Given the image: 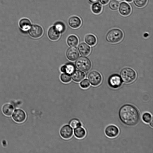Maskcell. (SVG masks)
Segmentation results:
<instances>
[{"instance_id":"obj_1","label":"cell","mask_w":153,"mask_h":153,"mask_svg":"<svg viewBox=\"0 0 153 153\" xmlns=\"http://www.w3.org/2000/svg\"><path fill=\"white\" fill-rule=\"evenodd\" d=\"M120 121L124 124L129 126L136 125L140 119V114L137 108L130 104H125L119 109L118 112Z\"/></svg>"},{"instance_id":"obj_2","label":"cell","mask_w":153,"mask_h":153,"mask_svg":"<svg viewBox=\"0 0 153 153\" xmlns=\"http://www.w3.org/2000/svg\"><path fill=\"white\" fill-rule=\"evenodd\" d=\"M123 34L120 30L115 28L109 30L107 33L105 39L107 41L111 43H117L123 39Z\"/></svg>"},{"instance_id":"obj_3","label":"cell","mask_w":153,"mask_h":153,"mask_svg":"<svg viewBox=\"0 0 153 153\" xmlns=\"http://www.w3.org/2000/svg\"><path fill=\"white\" fill-rule=\"evenodd\" d=\"M120 76L124 82L130 83L135 79L136 77V74L132 69L126 67L121 70L120 73Z\"/></svg>"},{"instance_id":"obj_4","label":"cell","mask_w":153,"mask_h":153,"mask_svg":"<svg viewBox=\"0 0 153 153\" xmlns=\"http://www.w3.org/2000/svg\"><path fill=\"white\" fill-rule=\"evenodd\" d=\"M75 65L77 68L84 72L89 71L91 67L90 60L85 56H80L76 61Z\"/></svg>"},{"instance_id":"obj_5","label":"cell","mask_w":153,"mask_h":153,"mask_svg":"<svg viewBox=\"0 0 153 153\" xmlns=\"http://www.w3.org/2000/svg\"><path fill=\"white\" fill-rule=\"evenodd\" d=\"M122 81L120 76L118 74H114L111 75L108 79L109 86L113 88H117L121 85Z\"/></svg>"},{"instance_id":"obj_6","label":"cell","mask_w":153,"mask_h":153,"mask_svg":"<svg viewBox=\"0 0 153 153\" xmlns=\"http://www.w3.org/2000/svg\"><path fill=\"white\" fill-rule=\"evenodd\" d=\"M88 79L91 85L94 86L99 85L102 80L101 74L96 71L91 72L88 75Z\"/></svg>"},{"instance_id":"obj_7","label":"cell","mask_w":153,"mask_h":153,"mask_svg":"<svg viewBox=\"0 0 153 153\" xmlns=\"http://www.w3.org/2000/svg\"><path fill=\"white\" fill-rule=\"evenodd\" d=\"M12 117L15 121L21 123L25 121L26 118V115L23 110L17 109L14 111L12 114Z\"/></svg>"},{"instance_id":"obj_8","label":"cell","mask_w":153,"mask_h":153,"mask_svg":"<svg viewBox=\"0 0 153 153\" xmlns=\"http://www.w3.org/2000/svg\"><path fill=\"white\" fill-rule=\"evenodd\" d=\"M72 128L68 125H65L62 126L60 131L61 136L65 139L70 138L73 134Z\"/></svg>"},{"instance_id":"obj_9","label":"cell","mask_w":153,"mask_h":153,"mask_svg":"<svg viewBox=\"0 0 153 153\" xmlns=\"http://www.w3.org/2000/svg\"><path fill=\"white\" fill-rule=\"evenodd\" d=\"M43 30L42 28L37 25H32L29 30V33L32 37L38 38L42 35Z\"/></svg>"},{"instance_id":"obj_10","label":"cell","mask_w":153,"mask_h":153,"mask_svg":"<svg viewBox=\"0 0 153 153\" xmlns=\"http://www.w3.org/2000/svg\"><path fill=\"white\" fill-rule=\"evenodd\" d=\"M105 132L107 136L110 138H114L118 135L119 131L116 126L111 125L106 127L105 129Z\"/></svg>"},{"instance_id":"obj_11","label":"cell","mask_w":153,"mask_h":153,"mask_svg":"<svg viewBox=\"0 0 153 153\" xmlns=\"http://www.w3.org/2000/svg\"><path fill=\"white\" fill-rule=\"evenodd\" d=\"M67 58L69 60L74 61L79 56V53L77 49L74 47L69 48L66 53Z\"/></svg>"},{"instance_id":"obj_12","label":"cell","mask_w":153,"mask_h":153,"mask_svg":"<svg viewBox=\"0 0 153 153\" xmlns=\"http://www.w3.org/2000/svg\"><path fill=\"white\" fill-rule=\"evenodd\" d=\"M119 10L121 14L124 16H127L131 13V8L128 4L123 2L120 4Z\"/></svg>"},{"instance_id":"obj_13","label":"cell","mask_w":153,"mask_h":153,"mask_svg":"<svg viewBox=\"0 0 153 153\" xmlns=\"http://www.w3.org/2000/svg\"><path fill=\"white\" fill-rule=\"evenodd\" d=\"M60 32L54 26L51 27L48 32L49 39L53 41L57 40L60 36Z\"/></svg>"},{"instance_id":"obj_14","label":"cell","mask_w":153,"mask_h":153,"mask_svg":"<svg viewBox=\"0 0 153 153\" xmlns=\"http://www.w3.org/2000/svg\"><path fill=\"white\" fill-rule=\"evenodd\" d=\"M78 48L80 54L83 56H87L91 51L90 47L84 42L79 44Z\"/></svg>"},{"instance_id":"obj_15","label":"cell","mask_w":153,"mask_h":153,"mask_svg":"<svg viewBox=\"0 0 153 153\" xmlns=\"http://www.w3.org/2000/svg\"><path fill=\"white\" fill-rule=\"evenodd\" d=\"M85 77L84 73L79 70L74 71L71 75V78L74 81L78 82L81 81Z\"/></svg>"},{"instance_id":"obj_16","label":"cell","mask_w":153,"mask_h":153,"mask_svg":"<svg viewBox=\"0 0 153 153\" xmlns=\"http://www.w3.org/2000/svg\"><path fill=\"white\" fill-rule=\"evenodd\" d=\"M75 69L74 65L73 63H70L62 66L60 68V70L62 72L70 74L75 71Z\"/></svg>"},{"instance_id":"obj_17","label":"cell","mask_w":153,"mask_h":153,"mask_svg":"<svg viewBox=\"0 0 153 153\" xmlns=\"http://www.w3.org/2000/svg\"><path fill=\"white\" fill-rule=\"evenodd\" d=\"M69 24L72 27L76 28L79 27L81 23L80 19L77 16H73L69 19Z\"/></svg>"},{"instance_id":"obj_18","label":"cell","mask_w":153,"mask_h":153,"mask_svg":"<svg viewBox=\"0 0 153 153\" xmlns=\"http://www.w3.org/2000/svg\"><path fill=\"white\" fill-rule=\"evenodd\" d=\"M74 132L75 136L79 139L84 137L86 134L85 130L81 126L74 128Z\"/></svg>"},{"instance_id":"obj_19","label":"cell","mask_w":153,"mask_h":153,"mask_svg":"<svg viewBox=\"0 0 153 153\" xmlns=\"http://www.w3.org/2000/svg\"><path fill=\"white\" fill-rule=\"evenodd\" d=\"M14 108L13 105L10 104H6L4 105L2 108L3 113L6 115H11L13 111Z\"/></svg>"},{"instance_id":"obj_20","label":"cell","mask_w":153,"mask_h":153,"mask_svg":"<svg viewBox=\"0 0 153 153\" xmlns=\"http://www.w3.org/2000/svg\"><path fill=\"white\" fill-rule=\"evenodd\" d=\"M67 43L68 45L70 47H75L78 44V39L75 36L71 35L69 36L68 38Z\"/></svg>"},{"instance_id":"obj_21","label":"cell","mask_w":153,"mask_h":153,"mask_svg":"<svg viewBox=\"0 0 153 153\" xmlns=\"http://www.w3.org/2000/svg\"><path fill=\"white\" fill-rule=\"evenodd\" d=\"M31 22L28 19L24 18L20 20L19 25L21 28L24 30H27L31 26Z\"/></svg>"},{"instance_id":"obj_22","label":"cell","mask_w":153,"mask_h":153,"mask_svg":"<svg viewBox=\"0 0 153 153\" xmlns=\"http://www.w3.org/2000/svg\"><path fill=\"white\" fill-rule=\"evenodd\" d=\"M85 42L91 46H93L97 42L96 37L92 34L87 35L85 39Z\"/></svg>"},{"instance_id":"obj_23","label":"cell","mask_w":153,"mask_h":153,"mask_svg":"<svg viewBox=\"0 0 153 153\" xmlns=\"http://www.w3.org/2000/svg\"><path fill=\"white\" fill-rule=\"evenodd\" d=\"M92 11L95 13L98 14L100 13L102 8L101 4L98 2L94 3L92 5Z\"/></svg>"},{"instance_id":"obj_24","label":"cell","mask_w":153,"mask_h":153,"mask_svg":"<svg viewBox=\"0 0 153 153\" xmlns=\"http://www.w3.org/2000/svg\"><path fill=\"white\" fill-rule=\"evenodd\" d=\"M60 78L62 82L64 83L69 82L71 80L70 74L65 73L61 74Z\"/></svg>"},{"instance_id":"obj_25","label":"cell","mask_w":153,"mask_h":153,"mask_svg":"<svg viewBox=\"0 0 153 153\" xmlns=\"http://www.w3.org/2000/svg\"><path fill=\"white\" fill-rule=\"evenodd\" d=\"M69 124L73 128L81 126V123L79 120L76 118L71 120L69 122Z\"/></svg>"},{"instance_id":"obj_26","label":"cell","mask_w":153,"mask_h":153,"mask_svg":"<svg viewBox=\"0 0 153 153\" xmlns=\"http://www.w3.org/2000/svg\"><path fill=\"white\" fill-rule=\"evenodd\" d=\"M142 118L143 121L146 123H150L152 119V115L149 112L144 113L142 115Z\"/></svg>"},{"instance_id":"obj_27","label":"cell","mask_w":153,"mask_h":153,"mask_svg":"<svg viewBox=\"0 0 153 153\" xmlns=\"http://www.w3.org/2000/svg\"><path fill=\"white\" fill-rule=\"evenodd\" d=\"M109 6V7L111 10H116L118 8L119 3L118 1L116 0H112L110 2Z\"/></svg>"},{"instance_id":"obj_28","label":"cell","mask_w":153,"mask_h":153,"mask_svg":"<svg viewBox=\"0 0 153 153\" xmlns=\"http://www.w3.org/2000/svg\"><path fill=\"white\" fill-rule=\"evenodd\" d=\"M147 0H134V2L135 5L138 7H142L144 6Z\"/></svg>"},{"instance_id":"obj_29","label":"cell","mask_w":153,"mask_h":153,"mask_svg":"<svg viewBox=\"0 0 153 153\" xmlns=\"http://www.w3.org/2000/svg\"><path fill=\"white\" fill-rule=\"evenodd\" d=\"M54 27L60 33L62 32L65 30V25L62 23H57L55 25Z\"/></svg>"},{"instance_id":"obj_30","label":"cell","mask_w":153,"mask_h":153,"mask_svg":"<svg viewBox=\"0 0 153 153\" xmlns=\"http://www.w3.org/2000/svg\"><path fill=\"white\" fill-rule=\"evenodd\" d=\"M80 85L82 88L85 89L89 87L90 83L87 79H85L80 82Z\"/></svg>"},{"instance_id":"obj_31","label":"cell","mask_w":153,"mask_h":153,"mask_svg":"<svg viewBox=\"0 0 153 153\" xmlns=\"http://www.w3.org/2000/svg\"><path fill=\"white\" fill-rule=\"evenodd\" d=\"M109 1V0H100L101 3L103 5L107 4Z\"/></svg>"},{"instance_id":"obj_32","label":"cell","mask_w":153,"mask_h":153,"mask_svg":"<svg viewBox=\"0 0 153 153\" xmlns=\"http://www.w3.org/2000/svg\"><path fill=\"white\" fill-rule=\"evenodd\" d=\"M99 0H89V1L91 2L94 3H96Z\"/></svg>"},{"instance_id":"obj_33","label":"cell","mask_w":153,"mask_h":153,"mask_svg":"<svg viewBox=\"0 0 153 153\" xmlns=\"http://www.w3.org/2000/svg\"><path fill=\"white\" fill-rule=\"evenodd\" d=\"M150 126H151L152 127H153V120L152 119V120L150 122Z\"/></svg>"},{"instance_id":"obj_34","label":"cell","mask_w":153,"mask_h":153,"mask_svg":"<svg viewBox=\"0 0 153 153\" xmlns=\"http://www.w3.org/2000/svg\"><path fill=\"white\" fill-rule=\"evenodd\" d=\"M126 1L128 2H130L132 1V0H126Z\"/></svg>"}]
</instances>
